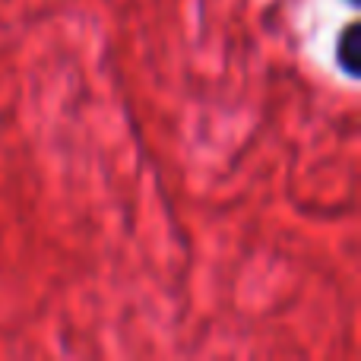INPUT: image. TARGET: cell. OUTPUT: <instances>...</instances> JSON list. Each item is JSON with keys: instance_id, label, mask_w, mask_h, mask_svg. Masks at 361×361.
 I'll use <instances>...</instances> for the list:
<instances>
[{"instance_id": "obj_1", "label": "cell", "mask_w": 361, "mask_h": 361, "mask_svg": "<svg viewBox=\"0 0 361 361\" xmlns=\"http://www.w3.org/2000/svg\"><path fill=\"white\" fill-rule=\"evenodd\" d=\"M358 44H361V29L355 23L345 25V32L339 35V44H336V61H339V67H343L349 76L361 73V63H358L361 48H358Z\"/></svg>"}]
</instances>
